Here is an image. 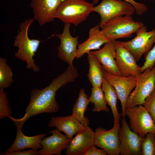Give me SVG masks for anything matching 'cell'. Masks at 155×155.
<instances>
[{
	"mask_svg": "<svg viewBox=\"0 0 155 155\" xmlns=\"http://www.w3.org/2000/svg\"><path fill=\"white\" fill-rule=\"evenodd\" d=\"M7 93L0 88V118L4 119L12 114L8 103Z\"/></svg>",
	"mask_w": 155,
	"mask_h": 155,
	"instance_id": "27",
	"label": "cell"
},
{
	"mask_svg": "<svg viewBox=\"0 0 155 155\" xmlns=\"http://www.w3.org/2000/svg\"><path fill=\"white\" fill-rule=\"evenodd\" d=\"M102 88L107 104L110 107L113 113V126L116 127L119 124L121 115L117 106L118 98L117 92L113 86L104 78L102 83Z\"/></svg>",
	"mask_w": 155,
	"mask_h": 155,
	"instance_id": "22",
	"label": "cell"
},
{
	"mask_svg": "<svg viewBox=\"0 0 155 155\" xmlns=\"http://www.w3.org/2000/svg\"><path fill=\"white\" fill-rule=\"evenodd\" d=\"M94 132L89 126L79 131L70 141L66 149L67 155H83L94 145Z\"/></svg>",
	"mask_w": 155,
	"mask_h": 155,
	"instance_id": "16",
	"label": "cell"
},
{
	"mask_svg": "<svg viewBox=\"0 0 155 155\" xmlns=\"http://www.w3.org/2000/svg\"><path fill=\"white\" fill-rule=\"evenodd\" d=\"M119 152L121 155H142V145L145 136H141L130 128L125 117H123L119 132Z\"/></svg>",
	"mask_w": 155,
	"mask_h": 155,
	"instance_id": "9",
	"label": "cell"
},
{
	"mask_svg": "<svg viewBox=\"0 0 155 155\" xmlns=\"http://www.w3.org/2000/svg\"><path fill=\"white\" fill-rule=\"evenodd\" d=\"M13 72L6 59L0 58V88H7L13 82Z\"/></svg>",
	"mask_w": 155,
	"mask_h": 155,
	"instance_id": "25",
	"label": "cell"
},
{
	"mask_svg": "<svg viewBox=\"0 0 155 155\" xmlns=\"http://www.w3.org/2000/svg\"><path fill=\"white\" fill-rule=\"evenodd\" d=\"M106 152L103 149H100L94 145L86 151L83 155H106Z\"/></svg>",
	"mask_w": 155,
	"mask_h": 155,
	"instance_id": "32",
	"label": "cell"
},
{
	"mask_svg": "<svg viewBox=\"0 0 155 155\" xmlns=\"http://www.w3.org/2000/svg\"><path fill=\"white\" fill-rule=\"evenodd\" d=\"M151 0L152 1H154V0Z\"/></svg>",
	"mask_w": 155,
	"mask_h": 155,
	"instance_id": "33",
	"label": "cell"
},
{
	"mask_svg": "<svg viewBox=\"0 0 155 155\" xmlns=\"http://www.w3.org/2000/svg\"><path fill=\"white\" fill-rule=\"evenodd\" d=\"M120 127L119 124L108 130L100 127L97 128L94 132L95 145L105 150L108 155H119Z\"/></svg>",
	"mask_w": 155,
	"mask_h": 155,
	"instance_id": "12",
	"label": "cell"
},
{
	"mask_svg": "<svg viewBox=\"0 0 155 155\" xmlns=\"http://www.w3.org/2000/svg\"><path fill=\"white\" fill-rule=\"evenodd\" d=\"M71 24H65L61 34L55 35L60 40V44L57 47L58 58L66 62L68 65L73 66V62L77 51L78 36L73 37L70 31Z\"/></svg>",
	"mask_w": 155,
	"mask_h": 155,
	"instance_id": "13",
	"label": "cell"
},
{
	"mask_svg": "<svg viewBox=\"0 0 155 155\" xmlns=\"http://www.w3.org/2000/svg\"><path fill=\"white\" fill-rule=\"evenodd\" d=\"M144 26L142 22L135 21L131 16L119 17L110 20L101 27L103 34L111 41L130 38Z\"/></svg>",
	"mask_w": 155,
	"mask_h": 155,
	"instance_id": "4",
	"label": "cell"
},
{
	"mask_svg": "<svg viewBox=\"0 0 155 155\" xmlns=\"http://www.w3.org/2000/svg\"><path fill=\"white\" fill-rule=\"evenodd\" d=\"M0 155H39L38 150L32 149L25 150H24L16 151L7 152H6L0 153Z\"/></svg>",
	"mask_w": 155,
	"mask_h": 155,
	"instance_id": "31",
	"label": "cell"
},
{
	"mask_svg": "<svg viewBox=\"0 0 155 155\" xmlns=\"http://www.w3.org/2000/svg\"><path fill=\"white\" fill-rule=\"evenodd\" d=\"M46 134H41L32 136L25 135L22 133V129L17 127L16 135L14 142L6 151L10 152L30 148L38 150L42 147L40 144L41 141Z\"/></svg>",
	"mask_w": 155,
	"mask_h": 155,
	"instance_id": "20",
	"label": "cell"
},
{
	"mask_svg": "<svg viewBox=\"0 0 155 155\" xmlns=\"http://www.w3.org/2000/svg\"><path fill=\"white\" fill-rule=\"evenodd\" d=\"M34 20L33 18H29L20 24L17 35L15 37L13 45L18 48V52L15 54V57L25 62L27 69L37 72L40 69L36 65L33 57L42 41L30 39L28 34L29 28Z\"/></svg>",
	"mask_w": 155,
	"mask_h": 155,
	"instance_id": "2",
	"label": "cell"
},
{
	"mask_svg": "<svg viewBox=\"0 0 155 155\" xmlns=\"http://www.w3.org/2000/svg\"><path fill=\"white\" fill-rule=\"evenodd\" d=\"M87 54L89 68L87 76L93 87H101L104 70L92 51H89Z\"/></svg>",
	"mask_w": 155,
	"mask_h": 155,
	"instance_id": "21",
	"label": "cell"
},
{
	"mask_svg": "<svg viewBox=\"0 0 155 155\" xmlns=\"http://www.w3.org/2000/svg\"><path fill=\"white\" fill-rule=\"evenodd\" d=\"M104 77L113 86L121 102V116L125 117L127 101L132 90L136 85L137 78L133 76L124 77L111 74L104 70Z\"/></svg>",
	"mask_w": 155,
	"mask_h": 155,
	"instance_id": "10",
	"label": "cell"
},
{
	"mask_svg": "<svg viewBox=\"0 0 155 155\" xmlns=\"http://www.w3.org/2000/svg\"><path fill=\"white\" fill-rule=\"evenodd\" d=\"M90 102L84 90L82 88L80 90L78 97L72 107L71 115L85 127L88 126L90 123L88 119L84 116V114Z\"/></svg>",
	"mask_w": 155,
	"mask_h": 155,
	"instance_id": "23",
	"label": "cell"
},
{
	"mask_svg": "<svg viewBox=\"0 0 155 155\" xmlns=\"http://www.w3.org/2000/svg\"><path fill=\"white\" fill-rule=\"evenodd\" d=\"M136 34V37L130 40L117 41L131 53L137 61L144 54H146L152 48L155 43V29L148 32L147 26H144Z\"/></svg>",
	"mask_w": 155,
	"mask_h": 155,
	"instance_id": "8",
	"label": "cell"
},
{
	"mask_svg": "<svg viewBox=\"0 0 155 155\" xmlns=\"http://www.w3.org/2000/svg\"><path fill=\"white\" fill-rule=\"evenodd\" d=\"M154 134H155V133H154Z\"/></svg>",
	"mask_w": 155,
	"mask_h": 155,
	"instance_id": "34",
	"label": "cell"
},
{
	"mask_svg": "<svg viewBox=\"0 0 155 155\" xmlns=\"http://www.w3.org/2000/svg\"><path fill=\"white\" fill-rule=\"evenodd\" d=\"M99 0H93V3H97ZM131 4L134 7L135 11L137 15L141 16L148 10L147 6L144 3H139L134 0H123Z\"/></svg>",
	"mask_w": 155,
	"mask_h": 155,
	"instance_id": "30",
	"label": "cell"
},
{
	"mask_svg": "<svg viewBox=\"0 0 155 155\" xmlns=\"http://www.w3.org/2000/svg\"><path fill=\"white\" fill-rule=\"evenodd\" d=\"M145 61L141 67L142 72L146 69L151 68L154 66L155 62V44L151 49L146 54Z\"/></svg>",
	"mask_w": 155,
	"mask_h": 155,
	"instance_id": "29",
	"label": "cell"
},
{
	"mask_svg": "<svg viewBox=\"0 0 155 155\" xmlns=\"http://www.w3.org/2000/svg\"><path fill=\"white\" fill-rule=\"evenodd\" d=\"M142 155H155V135L153 133H147L142 142Z\"/></svg>",
	"mask_w": 155,
	"mask_h": 155,
	"instance_id": "26",
	"label": "cell"
},
{
	"mask_svg": "<svg viewBox=\"0 0 155 155\" xmlns=\"http://www.w3.org/2000/svg\"><path fill=\"white\" fill-rule=\"evenodd\" d=\"M88 98L90 102L94 104L92 111L98 112L103 111L108 113L109 110L106 106L107 103L102 87H93L91 89V95Z\"/></svg>",
	"mask_w": 155,
	"mask_h": 155,
	"instance_id": "24",
	"label": "cell"
},
{
	"mask_svg": "<svg viewBox=\"0 0 155 155\" xmlns=\"http://www.w3.org/2000/svg\"><path fill=\"white\" fill-rule=\"evenodd\" d=\"M97 24L91 28L89 32L88 38L83 43L78 45L75 57L78 59L91 50L100 49V47L106 42L111 41L106 36Z\"/></svg>",
	"mask_w": 155,
	"mask_h": 155,
	"instance_id": "17",
	"label": "cell"
},
{
	"mask_svg": "<svg viewBox=\"0 0 155 155\" xmlns=\"http://www.w3.org/2000/svg\"><path fill=\"white\" fill-rule=\"evenodd\" d=\"M78 76L75 68L68 65L66 70L54 79L49 86L41 90H32L30 101L23 117L19 119H15L11 115L8 117L17 127L22 129L25 122L32 116L43 113L57 112L59 106L55 98L56 92L60 88L74 81Z\"/></svg>",
	"mask_w": 155,
	"mask_h": 155,
	"instance_id": "1",
	"label": "cell"
},
{
	"mask_svg": "<svg viewBox=\"0 0 155 155\" xmlns=\"http://www.w3.org/2000/svg\"><path fill=\"white\" fill-rule=\"evenodd\" d=\"M94 4L85 0H63L57 8L54 18L65 24H72L76 26L87 19L93 11Z\"/></svg>",
	"mask_w": 155,
	"mask_h": 155,
	"instance_id": "3",
	"label": "cell"
},
{
	"mask_svg": "<svg viewBox=\"0 0 155 155\" xmlns=\"http://www.w3.org/2000/svg\"><path fill=\"white\" fill-rule=\"evenodd\" d=\"M63 0H32L30 6L34 20L40 26L52 22L59 6Z\"/></svg>",
	"mask_w": 155,
	"mask_h": 155,
	"instance_id": "14",
	"label": "cell"
},
{
	"mask_svg": "<svg viewBox=\"0 0 155 155\" xmlns=\"http://www.w3.org/2000/svg\"><path fill=\"white\" fill-rule=\"evenodd\" d=\"M143 105L151 116L155 124V87Z\"/></svg>",
	"mask_w": 155,
	"mask_h": 155,
	"instance_id": "28",
	"label": "cell"
},
{
	"mask_svg": "<svg viewBox=\"0 0 155 155\" xmlns=\"http://www.w3.org/2000/svg\"><path fill=\"white\" fill-rule=\"evenodd\" d=\"M49 133L52 135L43 138L41 141L42 148L38 151L39 155H61L62 150L68 147L71 139L62 134L56 128Z\"/></svg>",
	"mask_w": 155,
	"mask_h": 155,
	"instance_id": "15",
	"label": "cell"
},
{
	"mask_svg": "<svg viewBox=\"0 0 155 155\" xmlns=\"http://www.w3.org/2000/svg\"><path fill=\"white\" fill-rule=\"evenodd\" d=\"M125 115L129 119V127L134 132L145 136L155 133V124L151 116L142 105L126 108Z\"/></svg>",
	"mask_w": 155,
	"mask_h": 155,
	"instance_id": "7",
	"label": "cell"
},
{
	"mask_svg": "<svg viewBox=\"0 0 155 155\" xmlns=\"http://www.w3.org/2000/svg\"><path fill=\"white\" fill-rule=\"evenodd\" d=\"M135 9L129 3L121 0H102L98 5L94 6L93 11L100 15L101 27L110 20L124 16H131Z\"/></svg>",
	"mask_w": 155,
	"mask_h": 155,
	"instance_id": "6",
	"label": "cell"
},
{
	"mask_svg": "<svg viewBox=\"0 0 155 155\" xmlns=\"http://www.w3.org/2000/svg\"><path fill=\"white\" fill-rule=\"evenodd\" d=\"M155 87V66L148 68L137 77L135 89L129 95L126 108L143 105Z\"/></svg>",
	"mask_w": 155,
	"mask_h": 155,
	"instance_id": "5",
	"label": "cell"
},
{
	"mask_svg": "<svg viewBox=\"0 0 155 155\" xmlns=\"http://www.w3.org/2000/svg\"><path fill=\"white\" fill-rule=\"evenodd\" d=\"M106 71L114 75H121L115 61L116 51L112 41L106 42L98 51H92Z\"/></svg>",
	"mask_w": 155,
	"mask_h": 155,
	"instance_id": "18",
	"label": "cell"
},
{
	"mask_svg": "<svg viewBox=\"0 0 155 155\" xmlns=\"http://www.w3.org/2000/svg\"><path fill=\"white\" fill-rule=\"evenodd\" d=\"M113 42L116 51L115 61L121 75L138 77L142 72L131 53L116 40Z\"/></svg>",
	"mask_w": 155,
	"mask_h": 155,
	"instance_id": "11",
	"label": "cell"
},
{
	"mask_svg": "<svg viewBox=\"0 0 155 155\" xmlns=\"http://www.w3.org/2000/svg\"><path fill=\"white\" fill-rule=\"evenodd\" d=\"M48 126L50 127H55L71 139L74 135L86 127L72 115L52 117Z\"/></svg>",
	"mask_w": 155,
	"mask_h": 155,
	"instance_id": "19",
	"label": "cell"
}]
</instances>
